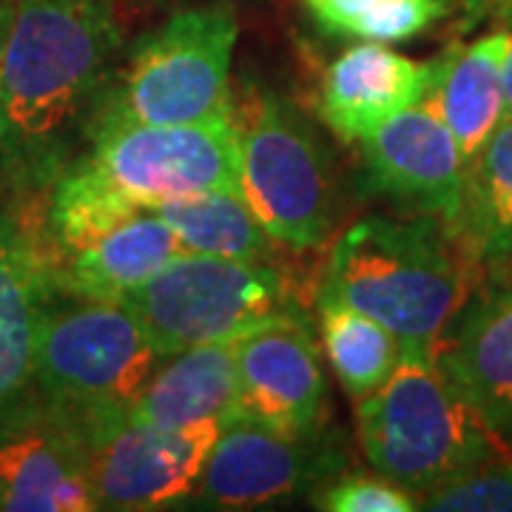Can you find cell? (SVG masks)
<instances>
[{
  "label": "cell",
  "mask_w": 512,
  "mask_h": 512,
  "mask_svg": "<svg viewBox=\"0 0 512 512\" xmlns=\"http://www.w3.org/2000/svg\"><path fill=\"white\" fill-rule=\"evenodd\" d=\"M120 46L114 0H12L0 49V160L43 177Z\"/></svg>",
  "instance_id": "cell-1"
},
{
  "label": "cell",
  "mask_w": 512,
  "mask_h": 512,
  "mask_svg": "<svg viewBox=\"0 0 512 512\" xmlns=\"http://www.w3.org/2000/svg\"><path fill=\"white\" fill-rule=\"evenodd\" d=\"M478 274L436 217H365L333 242L316 302L382 322L402 345L439 342Z\"/></svg>",
  "instance_id": "cell-2"
},
{
  "label": "cell",
  "mask_w": 512,
  "mask_h": 512,
  "mask_svg": "<svg viewBox=\"0 0 512 512\" xmlns=\"http://www.w3.org/2000/svg\"><path fill=\"white\" fill-rule=\"evenodd\" d=\"M356 427L370 467L419 498L512 458L427 345H404L393 376L356 402Z\"/></svg>",
  "instance_id": "cell-3"
},
{
  "label": "cell",
  "mask_w": 512,
  "mask_h": 512,
  "mask_svg": "<svg viewBox=\"0 0 512 512\" xmlns=\"http://www.w3.org/2000/svg\"><path fill=\"white\" fill-rule=\"evenodd\" d=\"M123 305L163 356L239 342L276 325H308L302 299L274 262L183 251L165 262Z\"/></svg>",
  "instance_id": "cell-4"
},
{
  "label": "cell",
  "mask_w": 512,
  "mask_h": 512,
  "mask_svg": "<svg viewBox=\"0 0 512 512\" xmlns=\"http://www.w3.org/2000/svg\"><path fill=\"white\" fill-rule=\"evenodd\" d=\"M231 117L242 200L282 248H322L336 225V180L316 126L291 100L265 89L242 94Z\"/></svg>",
  "instance_id": "cell-5"
},
{
  "label": "cell",
  "mask_w": 512,
  "mask_h": 512,
  "mask_svg": "<svg viewBox=\"0 0 512 512\" xmlns=\"http://www.w3.org/2000/svg\"><path fill=\"white\" fill-rule=\"evenodd\" d=\"M239 20L231 3L185 6L134 43L97 123L188 126L231 117V60Z\"/></svg>",
  "instance_id": "cell-6"
},
{
  "label": "cell",
  "mask_w": 512,
  "mask_h": 512,
  "mask_svg": "<svg viewBox=\"0 0 512 512\" xmlns=\"http://www.w3.org/2000/svg\"><path fill=\"white\" fill-rule=\"evenodd\" d=\"M165 356L117 302L52 308L37 339L35 379L63 410L126 407Z\"/></svg>",
  "instance_id": "cell-7"
},
{
  "label": "cell",
  "mask_w": 512,
  "mask_h": 512,
  "mask_svg": "<svg viewBox=\"0 0 512 512\" xmlns=\"http://www.w3.org/2000/svg\"><path fill=\"white\" fill-rule=\"evenodd\" d=\"M66 413L86 444L97 510L114 512L185 507L200 481L205 458L225 430L222 424L163 430L134 419L126 407Z\"/></svg>",
  "instance_id": "cell-8"
},
{
  "label": "cell",
  "mask_w": 512,
  "mask_h": 512,
  "mask_svg": "<svg viewBox=\"0 0 512 512\" xmlns=\"http://www.w3.org/2000/svg\"><path fill=\"white\" fill-rule=\"evenodd\" d=\"M137 208L211 191H239L234 117L188 126L94 123L83 160Z\"/></svg>",
  "instance_id": "cell-9"
},
{
  "label": "cell",
  "mask_w": 512,
  "mask_h": 512,
  "mask_svg": "<svg viewBox=\"0 0 512 512\" xmlns=\"http://www.w3.org/2000/svg\"><path fill=\"white\" fill-rule=\"evenodd\" d=\"M348 470L342 439L322 433L288 436L251 421L225 427L205 458L200 481L185 507L256 510L276 501L313 495Z\"/></svg>",
  "instance_id": "cell-10"
},
{
  "label": "cell",
  "mask_w": 512,
  "mask_h": 512,
  "mask_svg": "<svg viewBox=\"0 0 512 512\" xmlns=\"http://www.w3.org/2000/svg\"><path fill=\"white\" fill-rule=\"evenodd\" d=\"M433 356L458 393L512 450V265L478 276Z\"/></svg>",
  "instance_id": "cell-11"
},
{
  "label": "cell",
  "mask_w": 512,
  "mask_h": 512,
  "mask_svg": "<svg viewBox=\"0 0 512 512\" xmlns=\"http://www.w3.org/2000/svg\"><path fill=\"white\" fill-rule=\"evenodd\" d=\"M367 183L407 217H436L456 225L467 160L450 128L433 111L407 109L367 134Z\"/></svg>",
  "instance_id": "cell-12"
},
{
  "label": "cell",
  "mask_w": 512,
  "mask_h": 512,
  "mask_svg": "<svg viewBox=\"0 0 512 512\" xmlns=\"http://www.w3.org/2000/svg\"><path fill=\"white\" fill-rule=\"evenodd\" d=\"M239 421L288 436L322 433L328 379L311 325H276L237 342Z\"/></svg>",
  "instance_id": "cell-13"
},
{
  "label": "cell",
  "mask_w": 512,
  "mask_h": 512,
  "mask_svg": "<svg viewBox=\"0 0 512 512\" xmlns=\"http://www.w3.org/2000/svg\"><path fill=\"white\" fill-rule=\"evenodd\" d=\"M57 254L29 205L0 214V407L35 379L40 328L55 308Z\"/></svg>",
  "instance_id": "cell-14"
},
{
  "label": "cell",
  "mask_w": 512,
  "mask_h": 512,
  "mask_svg": "<svg viewBox=\"0 0 512 512\" xmlns=\"http://www.w3.org/2000/svg\"><path fill=\"white\" fill-rule=\"evenodd\" d=\"M0 493V510H97L86 444L66 410L52 404L49 419L32 421L0 441Z\"/></svg>",
  "instance_id": "cell-15"
},
{
  "label": "cell",
  "mask_w": 512,
  "mask_h": 512,
  "mask_svg": "<svg viewBox=\"0 0 512 512\" xmlns=\"http://www.w3.org/2000/svg\"><path fill=\"white\" fill-rule=\"evenodd\" d=\"M433 80V60H410L384 43H359L336 57L322 80L319 111L328 128L345 143L416 109Z\"/></svg>",
  "instance_id": "cell-16"
},
{
  "label": "cell",
  "mask_w": 512,
  "mask_h": 512,
  "mask_svg": "<svg viewBox=\"0 0 512 512\" xmlns=\"http://www.w3.org/2000/svg\"><path fill=\"white\" fill-rule=\"evenodd\" d=\"M126 410L163 430L231 427L239 421L237 342L197 345L165 356Z\"/></svg>",
  "instance_id": "cell-17"
},
{
  "label": "cell",
  "mask_w": 512,
  "mask_h": 512,
  "mask_svg": "<svg viewBox=\"0 0 512 512\" xmlns=\"http://www.w3.org/2000/svg\"><path fill=\"white\" fill-rule=\"evenodd\" d=\"M507 46L510 29H495L467 46L453 43L433 57V80L419 106L450 128L467 163L504 123L501 72Z\"/></svg>",
  "instance_id": "cell-18"
},
{
  "label": "cell",
  "mask_w": 512,
  "mask_h": 512,
  "mask_svg": "<svg viewBox=\"0 0 512 512\" xmlns=\"http://www.w3.org/2000/svg\"><path fill=\"white\" fill-rule=\"evenodd\" d=\"M183 251L163 217L143 208L80 251L57 259V285L72 299L120 302Z\"/></svg>",
  "instance_id": "cell-19"
},
{
  "label": "cell",
  "mask_w": 512,
  "mask_h": 512,
  "mask_svg": "<svg viewBox=\"0 0 512 512\" xmlns=\"http://www.w3.org/2000/svg\"><path fill=\"white\" fill-rule=\"evenodd\" d=\"M453 237L478 276L512 265V120L467 163Z\"/></svg>",
  "instance_id": "cell-20"
},
{
  "label": "cell",
  "mask_w": 512,
  "mask_h": 512,
  "mask_svg": "<svg viewBox=\"0 0 512 512\" xmlns=\"http://www.w3.org/2000/svg\"><path fill=\"white\" fill-rule=\"evenodd\" d=\"M148 211L163 217L185 251L194 254L271 262L276 248H282L262 228L239 191H211L183 200H163Z\"/></svg>",
  "instance_id": "cell-21"
},
{
  "label": "cell",
  "mask_w": 512,
  "mask_h": 512,
  "mask_svg": "<svg viewBox=\"0 0 512 512\" xmlns=\"http://www.w3.org/2000/svg\"><path fill=\"white\" fill-rule=\"evenodd\" d=\"M319 305V333L328 362L350 399H365L376 393L399 365L402 342L382 322L342 302Z\"/></svg>",
  "instance_id": "cell-22"
},
{
  "label": "cell",
  "mask_w": 512,
  "mask_h": 512,
  "mask_svg": "<svg viewBox=\"0 0 512 512\" xmlns=\"http://www.w3.org/2000/svg\"><path fill=\"white\" fill-rule=\"evenodd\" d=\"M330 35L404 43L450 15L456 0H302Z\"/></svg>",
  "instance_id": "cell-23"
},
{
  "label": "cell",
  "mask_w": 512,
  "mask_h": 512,
  "mask_svg": "<svg viewBox=\"0 0 512 512\" xmlns=\"http://www.w3.org/2000/svg\"><path fill=\"white\" fill-rule=\"evenodd\" d=\"M319 510L330 512H413L421 510V498L399 487L382 473L353 470L342 473L311 495Z\"/></svg>",
  "instance_id": "cell-24"
},
{
  "label": "cell",
  "mask_w": 512,
  "mask_h": 512,
  "mask_svg": "<svg viewBox=\"0 0 512 512\" xmlns=\"http://www.w3.org/2000/svg\"><path fill=\"white\" fill-rule=\"evenodd\" d=\"M433 512H512V458L444 484L421 498Z\"/></svg>",
  "instance_id": "cell-25"
},
{
  "label": "cell",
  "mask_w": 512,
  "mask_h": 512,
  "mask_svg": "<svg viewBox=\"0 0 512 512\" xmlns=\"http://www.w3.org/2000/svg\"><path fill=\"white\" fill-rule=\"evenodd\" d=\"M507 29H510V46H507V57H504L501 80H504V120H512V20Z\"/></svg>",
  "instance_id": "cell-26"
},
{
  "label": "cell",
  "mask_w": 512,
  "mask_h": 512,
  "mask_svg": "<svg viewBox=\"0 0 512 512\" xmlns=\"http://www.w3.org/2000/svg\"><path fill=\"white\" fill-rule=\"evenodd\" d=\"M9 6H12V0H0V49H3V35H6V20H9Z\"/></svg>",
  "instance_id": "cell-27"
},
{
  "label": "cell",
  "mask_w": 512,
  "mask_h": 512,
  "mask_svg": "<svg viewBox=\"0 0 512 512\" xmlns=\"http://www.w3.org/2000/svg\"><path fill=\"white\" fill-rule=\"evenodd\" d=\"M487 3H490L493 9H498V12H504V15L512 20V0H487Z\"/></svg>",
  "instance_id": "cell-28"
},
{
  "label": "cell",
  "mask_w": 512,
  "mask_h": 512,
  "mask_svg": "<svg viewBox=\"0 0 512 512\" xmlns=\"http://www.w3.org/2000/svg\"><path fill=\"white\" fill-rule=\"evenodd\" d=\"M0 504H3V493H0Z\"/></svg>",
  "instance_id": "cell-29"
}]
</instances>
